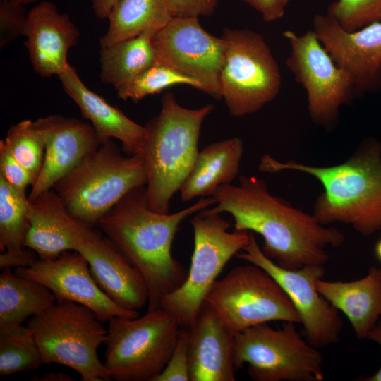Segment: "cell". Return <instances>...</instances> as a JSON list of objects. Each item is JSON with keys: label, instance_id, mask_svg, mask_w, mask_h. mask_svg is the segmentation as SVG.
<instances>
[{"label": "cell", "instance_id": "21", "mask_svg": "<svg viewBox=\"0 0 381 381\" xmlns=\"http://www.w3.org/2000/svg\"><path fill=\"white\" fill-rule=\"evenodd\" d=\"M58 77L64 92L78 106L83 116L91 122L103 141L115 138L121 142L127 155H142L146 136L145 126L90 90L71 65Z\"/></svg>", "mask_w": 381, "mask_h": 381}, {"label": "cell", "instance_id": "13", "mask_svg": "<svg viewBox=\"0 0 381 381\" xmlns=\"http://www.w3.org/2000/svg\"><path fill=\"white\" fill-rule=\"evenodd\" d=\"M248 243L235 255L268 272L287 294L300 318L306 341L319 349L338 341L343 322L336 309L316 288L323 277L322 265H307L297 270L281 267L259 247L253 232Z\"/></svg>", "mask_w": 381, "mask_h": 381}, {"label": "cell", "instance_id": "1", "mask_svg": "<svg viewBox=\"0 0 381 381\" xmlns=\"http://www.w3.org/2000/svg\"><path fill=\"white\" fill-rule=\"evenodd\" d=\"M212 197L216 205L202 212H227L234 220L235 231L260 234L262 253L282 268L324 266L329 260L327 248L344 241L339 229L320 224L313 214L272 195L262 179L241 176L238 185H222Z\"/></svg>", "mask_w": 381, "mask_h": 381}, {"label": "cell", "instance_id": "33", "mask_svg": "<svg viewBox=\"0 0 381 381\" xmlns=\"http://www.w3.org/2000/svg\"><path fill=\"white\" fill-rule=\"evenodd\" d=\"M28 12L24 5L11 0H0V48L23 35Z\"/></svg>", "mask_w": 381, "mask_h": 381}, {"label": "cell", "instance_id": "39", "mask_svg": "<svg viewBox=\"0 0 381 381\" xmlns=\"http://www.w3.org/2000/svg\"><path fill=\"white\" fill-rule=\"evenodd\" d=\"M95 15L100 18H107L113 6L118 0H90Z\"/></svg>", "mask_w": 381, "mask_h": 381}, {"label": "cell", "instance_id": "42", "mask_svg": "<svg viewBox=\"0 0 381 381\" xmlns=\"http://www.w3.org/2000/svg\"><path fill=\"white\" fill-rule=\"evenodd\" d=\"M374 250L375 256L381 262V238L377 241Z\"/></svg>", "mask_w": 381, "mask_h": 381}, {"label": "cell", "instance_id": "30", "mask_svg": "<svg viewBox=\"0 0 381 381\" xmlns=\"http://www.w3.org/2000/svg\"><path fill=\"white\" fill-rule=\"evenodd\" d=\"M176 84L188 85L205 91L203 85L198 80L158 62H155L116 90L119 98L138 102L147 95L159 93L165 88Z\"/></svg>", "mask_w": 381, "mask_h": 381}, {"label": "cell", "instance_id": "27", "mask_svg": "<svg viewBox=\"0 0 381 381\" xmlns=\"http://www.w3.org/2000/svg\"><path fill=\"white\" fill-rule=\"evenodd\" d=\"M159 30H148L140 35L101 48L100 78L116 89L130 81L156 62L152 39Z\"/></svg>", "mask_w": 381, "mask_h": 381}, {"label": "cell", "instance_id": "9", "mask_svg": "<svg viewBox=\"0 0 381 381\" xmlns=\"http://www.w3.org/2000/svg\"><path fill=\"white\" fill-rule=\"evenodd\" d=\"M294 324L275 329L261 323L235 333L236 370L247 363L254 381H322V355Z\"/></svg>", "mask_w": 381, "mask_h": 381}, {"label": "cell", "instance_id": "41", "mask_svg": "<svg viewBox=\"0 0 381 381\" xmlns=\"http://www.w3.org/2000/svg\"><path fill=\"white\" fill-rule=\"evenodd\" d=\"M32 380L35 381H71L73 380L71 375L62 373H49L44 374L42 377L34 376L31 378Z\"/></svg>", "mask_w": 381, "mask_h": 381}, {"label": "cell", "instance_id": "2", "mask_svg": "<svg viewBox=\"0 0 381 381\" xmlns=\"http://www.w3.org/2000/svg\"><path fill=\"white\" fill-rule=\"evenodd\" d=\"M215 205L202 198L175 213H159L147 203L146 186L128 192L97 222V226L139 270L147 286V310L161 308L163 298L179 288L188 271L171 253L181 222Z\"/></svg>", "mask_w": 381, "mask_h": 381}, {"label": "cell", "instance_id": "32", "mask_svg": "<svg viewBox=\"0 0 381 381\" xmlns=\"http://www.w3.org/2000/svg\"><path fill=\"white\" fill-rule=\"evenodd\" d=\"M327 15L345 30H357L381 21V0H337L331 4Z\"/></svg>", "mask_w": 381, "mask_h": 381}, {"label": "cell", "instance_id": "20", "mask_svg": "<svg viewBox=\"0 0 381 381\" xmlns=\"http://www.w3.org/2000/svg\"><path fill=\"white\" fill-rule=\"evenodd\" d=\"M188 330L190 381H234L235 333L206 302Z\"/></svg>", "mask_w": 381, "mask_h": 381}, {"label": "cell", "instance_id": "11", "mask_svg": "<svg viewBox=\"0 0 381 381\" xmlns=\"http://www.w3.org/2000/svg\"><path fill=\"white\" fill-rule=\"evenodd\" d=\"M205 302L234 333L271 321L301 323L294 306L277 282L250 262L234 267L217 279Z\"/></svg>", "mask_w": 381, "mask_h": 381}, {"label": "cell", "instance_id": "24", "mask_svg": "<svg viewBox=\"0 0 381 381\" xmlns=\"http://www.w3.org/2000/svg\"><path fill=\"white\" fill-rule=\"evenodd\" d=\"M56 302L45 285L18 275L12 268L0 274V329L23 325L29 317L40 315Z\"/></svg>", "mask_w": 381, "mask_h": 381}, {"label": "cell", "instance_id": "34", "mask_svg": "<svg viewBox=\"0 0 381 381\" xmlns=\"http://www.w3.org/2000/svg\"><path fill=\"white\" fill-rule=\"evenodd\" d=\"M188 330L181 327L174 351L154 381H189Z\"/></svg>", "mask_w": 381, "mask_h": 381}, {"label": "cell", "instance_id": "18", "mask_svg": "<svg viewBox=\"0 0 381 381\" xmlns=\"http://www.w3.org/2000/svg\"><path fill=\"white\" fill-rule=\"evenodd\" d=\"M35 123L44 138L45 152L42 169L28 196L30 201L52 189L104 142L92 125L75 118L49 115L37 119Z\"/></svg>", "mask_w": 381, "mask_h": 381}, {"label": "cell", "instance_id": "4", "mask_svg": "<svg viewBox=\"0 0 381 381\" xmlns=\"http://www.w3.org/2000/svg\"><path fill=\"white\" fill-rule=\"evenodd\" d=\"M161 102L159 114L145 126L142 156L147 172L148 205L155 212L169 213L170 200L180 190L199 152L202 122L214 107H183L171 92L163 95Z\"/></svg>", "mask_w": 381, "mask_h": 381}, {"label": "cell", "instance_id": "35", "mask_svg": "<svg viewBox=\"0 0 381 381\" xmlns=\"http://www.w3.org/2000/svg\"><path fill=\"white\" fill-rule=\"evenodd\" d=\"M0 174L23 195L35 182L31 174L13 157L4 140H0Z\"/></svg>", "mask_w": 381, "mask_h": 381}, {"label": "cell", "instance_id": "10", "mask_svg": "<svg viewBox=\"0 0 381 381\" xmlns=\"http://www.w3.org/2000/svg\"><path fill=\"white\" fill-rule=\"evenodd\" d=\"M224 64L220 93L231 116L241 117L259 111L276 98L282 75L264 37L248 29L225 28Z\"/></svg>", "mask_w": 381, "mask_h": 381}, {"label": "cell", "instance_id": "16", "mask_svg": "<svg viewBox=\"0 0 381 381\" xmlns=\"http://www.w3.org/2000/svg\"><path fill=\"white\" fill-rule=\"evenodd\" d=\"M14 272L45 285L56 301H70L88 307L102 322L114 317H138L137 310L120 307L99 288L87 261L78 251L67 250L50 260L38 258L30 266L16 268Z\"/></svg>", "mask_w": 381, "mask_h": 381}, {"label": "cell", "instance_id": "29", "mask_svg": "<svg viewBox=\"0 0 381 381\" xmlns=\"http://www.w3.org/2000/svg\"><path fill=\"white\" fill-rule=\"evenodd\" d=\"M44 364L32 331L23 325L0 329V375L34 370Z\"/></svg>", "mask_w": 381, "mask_h": 381}, {"label": "cell", "instance_id": "28", "mask_svg": "<svg viewBox=\"0 0 381 381\" xmlns=\"http://www.w3.org/2000/svg\"><path fill=\"white\" fill-rule=\"evenodd\" d=\"M30 200L0 174V250L17 251L25 248L30 226Z\"/></svg>", "mask_w": 381, "mask_h": 381}, {"label": "cell", "instance_id": "37", "mask_svg": "<svg viewBox=\"0 0 381 381\" xmlns=\"http://www.w3.org/2000/svg\"><path fill=\"white\" fill-rule=\"evenodd\" d=\"M259 12L264 21L272 22L282 18L289 0H241Z\"/></svg>", "mask_w": 381, "mask_h": 381}, {"label": "cell", "instance_id": "15", "mask_svg": "<svg viewBox=\"0 0 381 381\" xmlns=\"http://www.w3.org/2000/svg\"><path fill=\"white\" fill-rule=\"evenodd\" d=\"M156 62L200 82L205 92L221 98L220 74L226 42L207 32L198 17H174L152 39Z\"/></svg>", "mask_w": 381, "mask_h": 381}, {"label": "cell", "instance_id": "23", "mask_svg": "<svg viewBox=\"0 0 381 381\" xmlns=\"http://www.w3.org/2000/svg\"><path fill=\"white\" fill-rule=\"evenodd\" d=\"M243 153V143L238 137L205 146L180 188L181 200L210 197L219 186L232 182L238 174Z\"/></svg>", "mask_w": 381, "mask_h": 381}, {"label": "cell", "instance_id": "43", "mask_svg": "<svg viewBox=\"0 0 381 381\" xmlns=\"http://www.w3.org/2000/svg\"><path fill=\"white\" fill-rule=\"evenodd\" d=\"M11 1H14L18 2L20 4H22L23 5H25V4H29L37 2V1H38L40 0H11Z\"/></svg>", "mask_w": 381, "mask_h": 381}, {"label": "cell", "instance_id": "44", "mask_svg": "<svg viewBox=\"0 0 381 381\" xmlns=\"http://www.w3.org/2000/svg\"><path fill=\"white\" fill-rule=\"evenodd\" d=\"M379 271H380V275H381V268L379 269Z\"/></svg>", "mask_w": 381, "mask_h": 381}, {"label": "cell", "instance_id": "40", "mask_svg": "<svg viewBox=\"0 0 381 381\" xmlns=\"http://www.w3.org/2000/svg\"><path fill=\"white\" fill-rule=\"evenodd\" d=\"M366 339L373 341L381 346V318L375 327L368 334ZM365 381H381V368L373 375L359 379Z\"/></svg>", "mask_w": 381, "mask_h": 381}, {"label": "cell", "instance_id": "38", "mask_svg": "<svg viewBox=\"0 0 381 381\" xmlns=\"http://www.w3.org/2000/svg\"><path fill=\"white\" fill-rule=\"evenodd\" d=\"M37 259V253L28 247L17 251H4L0 255V268L25 267Z\"/></svg>", "mask_w": 381, "mask_h": 381}, {"label": "cell", "instance_id": "14", "mask_svg": "<svg viewBox=\"0 0 381 381\" xmlns=\"http://www.w3.org/2000/svg\"><path fill=\"white\" fill-rule=\"evenodd\" d=\"M60 218L73 250L86 259L99 288L123 308L138 310L145 306L149 298L146 282L119 248L93 226L75 219L65 207Z\"/></svg>", "mask_w": 381, "mask_h": 381}, {"label": "cell", "instance_id": "6", "mask_svg": "<svg viewBox=\"0 0 381 381\" xmlns=\"http://www.w3.org/2000/svg\"><path fill=\"white\" fill-rule=\"evenodd\" d=\"M88 307L70 301H56L35 315L27 326L40 350L43 363H59L78 372L83 381L111 380L98 358L107 329Z\"/></svg>", "mask_w": 381, "mask_h": 381}, {"label": "cell", "instance_id": "12", "mask_svg": "<svg viewBox=\"0 0 381 381\" xmlns=\"http://www.w3.org/2000/svg\"><path fill=\"white\" fill-rule=\"evenodd\" d=\"M283 36L291 49L286 65L306 91L312 121L332 128L341 107L357 95L353 78L335 63L313 30L302 35L285 30Z\"/></svg>", "mask_w": 381, "mask_h": 381}, {"label": "cell", "instance_id": "22", "mask_svg": "<svg viewBox=\"0 0 381 381\" xmlns=\"http://www.w3.org/2000/svg\"><path fill=\"white\" fill-rule=\"evenodd\" d=\"M316 288L346 315L358 339H366L381 318V275L375 267L364 277L354 281L318 279Z\"/></svg>", "mask_w": 381, "mask_h": 381}, {"label": "cell", "instance_id": "3", "mask_svg": "<svg viewBox=\"0 0 381 381\" xmlns=\"http://www.w3.org/2000/svg\"><path fill=\"white\" fill-rule=\"evenodd\" d=\"M258 169L275 174L296 171L320 181L323 191L313 214L325 226L334 222L351 225L365 236L381 229V141L368 138L344 162L328 167L279 162L270 155L260 158Z\"/></svg>", "mask_w": 381, "mask_h": 381}, {"label": "cell", "instance_id": "8", "mask_svg": "<svg viewBox=\"0 0 381 381\" xmlns=\"http://www.w3.org/2000/svg\"><path fill=\"white\" fill-rule=\"evenodd\" d=\"M220 214L200 211L190 219L194 249L188 276L162 301L161 308L171 314L181 327L192 325L226 264L249 242V231H228L231 222Z\"/></svg>", "mask_w": 381, "mask_h": 381}, {"label": "cell", "instance_id": "17", "mask_svg": "<svg viewBox=\"0 0 381 381\" xmlns=\"http://www.w3.org/2000/svg\"><path fill=\"white\" fill-rule=\"evenodd\" d=\"M313 24L332 59L353 78L358 95L381 87V21L349 32L330 16L316 14Z\"/></svg>", "mask_w": 381, "mask_h": 381}, {"label": "cell", "instance_id": "5", "mask_svg": "<svg viewBox=\"0 0 381 381\" xmlns=\"http://www.w3.org/2000/svg\"><path fill=\"white\" fill-rule=\"evenodd\" d=\"M147 183L143 157L123 156L111 139L83 158L53 189L71 217L94 227L128 192Z\"/></svg>", "mask_w": 381, "mask_h": 381}, {"label": "cell", "instance_id": "19", "mask_svg": "<svg viewBox=\"0 0 381 381\" xmlns=\"http://www.w3.org/2000/svg\"><path fill=\"white\" fill-rule=\"evenodd\" d=\"M23 36L35 72L48 78L59 76L68 67L67 54L77 44L80 31L67 13L43 1L28 11Z\"/></svg>", "mask_w": 381, "mask_h": 381}, {"label": "cell", "instance_id": "7", "mask_svg": "<svg viewBox=\"0 0 381 381\" xmlns=\"http://www.w3.org/2000/svg\"><path fill=\"white\" fill-rule=\"evenodd\" d=\"M181 327L162 308L142 317H114L109 321L104 344V363L111 380L154 381L168 363Z\"/></svg>", "mask_w": 381, "mask_h": 381}, {"label": "cell", "instance_id": "36", "mask_svg": "<svg viewBox=\"0 0 381 381\" xmlns=\"http://www.w3.org/2000/svg\"><path fill=\"white\" fill-rule=\"evenodd\" d=\"M173 17L209 16L219 0H166Z\"/></svg>", "mask_w": 381, "mask_h": 381}, {"label": "cell", "instance_id": "26", "mask_svg": "<svg viewBox=\"0 0 381 381\" xmlns=\"http://www.w3.org/2000/svg\"><path fill=\"white\" fill-rule=\"evenodd\" d=\"M173 16L166 0H118L110 11L109 26L100 47L164 27Z\"/></svg>", "mask_w": 381, "mask_h": 381}, {"label": "cell", "instance_id": "31", "mask_svg": "<svg viewBox=\"0 0 381 381\" xmlns=\"http://www.w3.org/2000/svg\"><path fill=\"white\" fill-rule=\"evenodd\" d=\"M4 141L13 157L36 181L43 164L45 143L35 121L26 119L11 126Z\"/></svg>", "mask_w": 381, "mask_h": 381}, {"label": "cell", "instance_id": "25", "mask_svg": "<svg viewBox=\"0 0 381 381\" xmlns=\"http://www.w3.org/2000/svg\"><path fill=\"white\" fill-rule=\"evenodd\" d=\"M63 207L53 188L30 200V226L25 246L34 250L40 260L54 259L65 251L73 250L72 242L61 222Z\"/></svg>", "mask_w": 381, "mask_h": 381}]
</instances>
